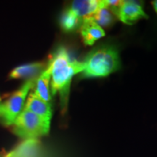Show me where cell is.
<instances>
[{
  "instance_id": "2e32d148",
  "label": "cell",
  "mask_w": 157,
  "mask_h": 157,
  "mask_svg": "<svg viewBox=\"0 0 157 157\" xmlns=\"http://www.w3.org/2000/svg\"><path fill=\"white\" fill-rule=\"evenodd\" d=\"M0 157H3V156H2V154H1V153H0Z\"/></svg>"
},
{
  "instance_id": "277c9868",
  "label": "cell",
  "mask_w": 157,
  "mask_h": 157,
  "mask_svg": "<svg viewBox=\"0 0 157 157\" xmlns=\"http://www.w3.org/2000/svg\"><path fill=\"white\" fill-rule=\"evenodd\" d=\"M37 77L27 80L5 103H2L0 118L6 126L13 125L17 116L22 112L27 95L36 84Z\"/></svg>"
},
{
  "instance_id": "52a82bcc",
  "label": "cell",
  "mask_w": 157,
  "mask_h": 157,
  "mask_svg": "<svg viewBox=\"0 0 157 157\" xmlns=\"http://www.w3.org/2000/svg\"><path fill=\"white\" fill-rule=\"evenodd\" d=\"M80 33L86 45H93L96 41L105 36V31L102 27L98 25L91 17L82 19Z\"/></svg>"
},
{
  "instance_id": "8992f818",
  "label": "cell",
  "mask_w": 157,
  "mask_h": 157,
  "mask_svg": "<svg viewBox=\"0 0 157 157\" xmlns=\"http://www.w3.org/2000/svg\"><path fill=\"white\" fill-rule=\"evenodd\" d=\"M23 109L30 111L43 119L51 121L52 115L51 103L43 101L34 93V92L29 94Z\"/></svg>"
},
{
  "instance_id": "30bf717a",
  "label": "cell",
  "mask_w": 157,
  "mask_h": 157,
  "mask_svg": "<svg viewBox=\"0 0 157 157\" xmlns=\"http://www.w3.org/2000/svg\"><path fill=\"white\" fill-rule=\"evenodd\" d=\"M45 65L43 63H32L15 68L10 74V78H36L41 72L44 70Z\"/></svg>"
},
{
  "instance_id": "6da1fadb",
  "label": "cell",
  "mask_w": 157,
  "mask_h": 157,
  "mask_svg": "<svg viewBox=\"0 0 157 157\" xmlns=\"http://www.w3.org/2000/svg\"><path fill=\"white\" fill-rule=\"evenodd\" d=\"M49 65L51 69V93H60L63 109H66L68 94L74 76L82 73L85 68V63L71 58L66 48H60L55 52Z\"/></svg>"
},
{
  "instance_id": "4fadbf2b",
  "label": "cell",
  "mask_w": 157,
  "mask_h": 157,
  "mask_svg": "<svg viewBox=\"0 0 157 157\" xmlns=\"http://www.w3.org/2000/svg\"><path fill=\"white\" fill-rule=\"evenodd\" d=\"M5 157H17V156H16V154H15V151L13 150L10 153H8V154L6 155Z\"/></svg>"
},
{
  "instance_id": "9c48e42d",
  "label": "cell",
  "mask_w": 157,
  "mask_h": 157,
  "mask_svg": "<svg viewBox=\"0 0 157 157\" xmlns=\"http://www.w3.org/2000/svg\"><path fill=\"white\" fill-rule=\"evenodd\" d=\"M51 79V69L50 65L39 74L36 81V89L34 93L43 101L50 103L51 95L50 82Z\"/></svg>"
},
{
  "instance_id": "7c38bea8",
  "label": "cell",
  "mask_w": 157,
  "mask_h": 157,
  "mask_svg": "<svg viewBox=\"0 0 157 157\" xmlns=\"http://www.w3.org/2000/svg\"><path fill=\"white\" fill-rule=\"evenodd\" d=\"M115 16L109 8L102 7L92 15L91 18L101 27H108L114 22Z\"/></svg>"
},
{
  "instance_id": "5bb4252c",
  "label": "cell",
  "mask_w": 157,
  "mask_h": 157,
  "mask_svg": "<svg viewBox=\"0 0 157 157\" xmlns=\"http://www.w3.org/2000/svg\"><path fill=\"white\" fill-rule=\"evenodd\" d=\"M151 4H152L153 7H154L155 12H156V14H157V0H154V1H153Z\"/></svg>"
},
{
  "instance_id": "5b68a950",
  "label": "cell",
  "mask_w": 157,
  "mask_h": 157,
  "mask_svg": "<svg viewBox=\"0 0 157 157\" xmlns=\"http://www.w3.org/2000/svg\"><path fill=\"white\" fill-rule=\"evenodd\" d=\"M117 17L125 24L132 25L140 19L148 18V16L140 4L134 1H122L117 13Z\"/></svg>"
},
{
  "instance_id": "3957f363",
  "label": "cell",
  "mask_w": 157,
  "mask_h": 157,
  "mask_svg": "<svg viewBox=\"0 0 157 157\" xmlns=\"http://www.w3.org/2000/svg\"><path fill=\"white\" fill-rule=\"evenodd\" d=\"M13 125L15 134L25 140L48 135L50 131V121L23 109Z\"/></svg>"
},
{
  "instance_id": "7a4b0ae2",
  "label": "cell",
  "mask_w": 157,
  "mask_h": 157,
  "mask_svg": "<svg viewBox=\"0 0 157 157\" xmlns=\"http://www.w3.org/2000/svg\"><path fill=\"white\" fill-rule=\"evenodd\" d=\"M84 62L86 66L82 72V78L104 77L120 67L117 51L109 46L96 48L90 52Z\"/></svg>"
},
{
  "instance_id": "8fae6325",
  "label": "cell",
  "mask_w": 157,
  "mask_h": 157,
  "mask_svg": "<svg viewBox=\"0 0 157 157\" xmlns=\"http://www.w3.org/2000/svg\"><path fill=\"white\" fill-rule=\"evenodd\" d=\"M82 23V19L71 8L66 10L60 19V25L66 32L74 31Z\"/></svg>"
},
{
  "instance_id": "9a60e30c",
  "label": "cell",
  "mask_w": 157,
  "mask_h": 157,
  "mask_svg": "<svg viewBox=\"0 0 157 157\" xmlns=\"http://www.w3.org/2000/svg\"><path fill=\"white\" fill-rule=\"evenodd\" d=\"M1 106H2V102H1V98H0V110H1Z\"/></svg>"
},
{
  "instance_id": "ba28073f",
  "label": "cell",
  "mask_w": 157,
  "mask_h": 157,
  "mask_svg": "<svg viewBox=\"0 0 157 157\" xmlns=\"http://www.w3.org/2000/svg\"><path fill=\"white\" fill-rule=\"evenodd\" d=\"M104 7L103 0H76L70 8L82 19L91 17L98 10Z\"/></svg>"
}]
</instances>
